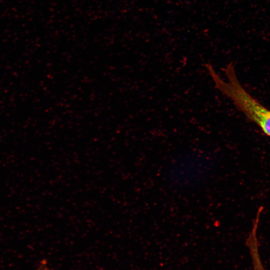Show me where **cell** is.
Returning <instances> with one entry per match:
<instances>
[{
	"instance_id": "1",
	"label": "cell",
	"mask_w": 270,
	"mask_h": 270,
	"mask_svg": "<svg viewBox=\"0 0 270 270\" xmlns=\"http://www.w3.org/2000/svg\"><path fill=\"white\" fill-rule=\"evenodd\" d=\"M207 70L216 88L230 98L248 120L256 124L265 134L270 137V110L242 86L237 77L234 64L230 63L224 69L226 82L221 78L212 66H208Z\"/></svg>"
},
{
	"instance_id": "2",
	"label": "cell",
	"mask_w": 270,
	"mask_h": 270,
	"mask_svg": "<svg viewBox=\"0 0 270 270\" xmlns=\"http://www.w3.org/2000/svg\"><path fill=\"white\" fill-rule=\"evenodd\" d=\"M210 155L201 153L184 154L172 161L168 168V179L178 188L188 189L208 178L214 166Z\"/></svg>"
},
{
	"instance_id": "3",
	"label": "cell",
	"mask_w": 270,
	"mask_h": 270,
	"mask_svg": "<svg viewBox=\"0 0 270 270\" xmlns=\"http://www.w3.org/2000/svg\"><path fill=\"white\" fill-rule=\"evenodd\" d=\"M258 222H253L252 227L246 240V245L249 249L253 270H266L260 256L257 230Z\"/></svg>"
},
{
	"instance_id": "4",
	"label": "cell",
	"mask_w": 270,
	"mask_h": 270,
	"mask_svg": "<svg viewBox=\"0 0 270 270\" xmlns=\"http://www.w3.org/2000/svg\"><path fill=\"white\" fill-rule=\"evenodd\" d=\"M36 270H53L45 260H41L38 264Z\"/></svg>"
}]
</instances>
